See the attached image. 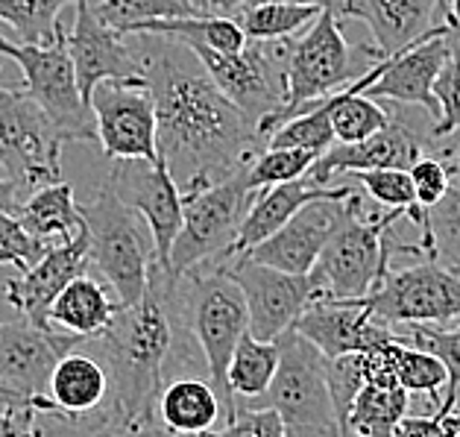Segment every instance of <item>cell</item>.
<instances>
[{"mask_svg": "<svg viewBox=\"0 0 460 437\" xmlns=\"http://www.w3.org/2000/svg\"><path fill=\"white\" fill-rule=\"evenodd\" d=\"M159 120V159L182 197L246 171L267 144L220 92L197 53L167 36L127 32Z\"/></svg>", "mask_w": 460, "mask_h": 437, "instance_id": "cell-1", "label": "cell"}, {"mask_svg": "<svg viewBox=\"0 0 460 437\" xmlns=\"http://www.w3.org/2000/svg\"><path fill=\"white\" fill-rule=\"evenodd\" d=\"M179 323L176 282L155 264L147 294L123 306L106 332L85 341L109 373V406L127 420L155 423V399L171 382Z\"/></svg>", "mask_w": 460, "mask_h": 437, "instance_id": "cell-2", "label": "cell"}, {"mask_svg": "<svg viewBox=\"0 0 460 437\" xmlns=\"http://www.w3.org/2000/svg\"><path fill=\"white\" fill-rule=\"evenodd\" d=\"M176 306L182 326L203 352L211 388L223 402L226 423L238 411V402L229 390V361L234 346L250 332V308L241 285L229 276L223 262H206L176 279Z\"/></svg>", "mask_w": 460, "mask_h": 437, "instance_id": "cell-3", "label": "cell"}, {"mask_svg": "<svg viewBox=\"0 0 460 437\" xmlns=\"http://www.w3.org/2000/svg\"><path fill=\"white\" fill-rule=\"evenodd\" d=\"M364 59H381L376 44H349L343 36V21L334 9H323L302 36H294L285 65V103L270 118L258 123V136L270 138L285 120L299 115L308 103L332 97L343 85L355 83L373 65Z\"/></svg>", "mask_w": 460, "mask_h": 437, "instance_id": "cell-4", "label": "cell"}, {"mask_svg": "<svg viewBox=\"0 0 460 437\" xmlns=\"http://www.w3.org/2000/svg\"><path fill=\"white\" fill-rule=\"evenodd\" d=\"M88 232V264L115 290L120 306H132L147 294L153 267L159 264L155 241L138 211L100 188L92 203H83Z\"/></svg>", "mask_w": 460, "mask_h": 437, "instance_id": "cell-5", "label": "cell"}, {"mask_svg": "<svg viewBox=\"0 0 460 437\" xmlns=\"http://www.w3.org/2000/svg\"><path fill=\"white\" fill-rule=\"evenodd\" d=\"M399 220L408 218L402 211H369L367 200H358L314 267L323 294L332 299H364L373 294L390 271V232Z\"/></svg>", "mask_w": 460, "mask_h": 437, "instance_id": "cell-6", "label": "cell"}, {"mask_svg": "<svg viewBox=\"0 0 460 437\" xmlns=\"http://www.w3.org/2000/svg\"><path fill=\"white\" fill-rule=\"evenodd\" d=\"M246 171L223 179V183L206 185L185 197L182 229L176 235L164 267V273L173 282L199 264L223 262L229 255L246 211L252 209L258 194H261L258 188H252Z\"/></svg>", "mask_w": 460, "mask_h": 437, "instance_id": "cell-7", "label": "cell"}, {"mask_svg": "<svg viewBox=\"0 0 460 437\" xmlns=\"http://www.w3.org/2000/svg\"><path fill=\"white\" fill-rule=\"evenodd\" d=\"M267 402L279 411L288 437L346 434L325 379V355L294 329L279 338V370Z\"/></svg>", "mask_w": 460, "mask_h": 437, "instance_id": "cell-8", "label": "cell"}, {"mask_svg": "<svg viewBox=\"0 0 460 437\" xmlns=\"http://www.w3.org/2000/svg\"><path fill=\"white\" fill-rule=\"evenodd\" d=\"M0 59L15 62L24 74V92L36 100L65 141H94L97 120L83 100L68 53V27L53 44H24L0 36Z\"/></svg>", "mask_w": 460, "mask_h": 437, "instance_id": "cell-9", "label": "cell"}, {"mask_svg": "<svg viewBox=\"0 0 460 437\" xmlns=\"http://www.w3.org/2000/svg\"><path fill=\"white\" fill-rule=\"evenodd\" d=\"M65 138L27 92L0 85V167L18 203L36 188L62 183Z\"/></svg>", "mask_w": 460, "mask_h": 437, "instance_id": "cell-10", "label": "cell"}, {"mask_svg": "<svg viewBox=\"0 0 460 437\" xmlns=\"http://www.w3.org/2000/svg\"><path fill=\"white\" fill-rule=\"evenodd\" d=\"M290 41H246L241 53L190 48L215 85L238 106L255 127L285 103V65Z\"/></svg>", "mask_w": 460, "mask_h": 437, "instance_id": "cell-11", "label": "cell"}, {"mask_svg": "<svg viewBox=\"0 0 460 437\" xmlns=\"http://www.w3.org/2000/svg\"><path fill=\"white\" fill-rule=\"evenodd\" d=\"M364 299L373 317L387 326H408V323L446 326L460 317V273L431 259L402 271L390 267L381 285Z\"/></svg>", "mask_w": 460, "mask_h": 437, "instance_id": "cell-12", "label": "cell"}, {"mask_svg": "<svg viewBox=\"0 0 460 437\" xmlns=\"http://www.w3.org/2000/svg\"><path fill=\"white\" fill-rule=\"evenodd\" d=\"M223 264L243 290L246 308H250V332L258 341H279L288 329H294L311 302L325 297L314 271L305 276L285 273L250 255H234Z\"/></svg>", "mask_w": 460, "mask_h": 437, "instance_id": "cell-13", "label": "cell"}, {"mask_svg": "<svg viewBox=\"0 0 460 437\" xmlns=\"http://www.w3.org/2000/svg\"><path fill=\"white\" fill-rule=\"evenodd\" d=\"M88 106L97 120V141L106 159H159V120L147 80L100 83Z\"/></svg>", "mask_w": 460, "mask_h": 437, "instance_id": "cell-14", "label": "cell"}, {"mask_svg": "<svg viewBox=\"0 0 460 437\" xmlns=\"http://www.w3.org/2000/svg\"><path fill=\"white\" fill-rule=\"evenodd\" d=\"M103 188L147 220L159 264L167 267V255H171V246L182 229L185 215L182 188L176 185L167 165L147 159H118L111 162Z\"/></svg>", "mask_w": 460, "mask_h": 437, "instance_id": "cell-15", "label": "cell"}, {"mask_svg": "<svg viewBox=\"0 0 460 437\" xmlns=\"http://www.w3.org/2000/svg\"><path fill=\"white\" fill-rule=\"evenodd\" d=\"M358 200H361V188L343 200H314L305 209H299L276 235H270V238L243 255H250V259L261 264H270L276 271L305 276L317 267L325 244L341 229V223L352 215Z\"/></svg>", "mask_w": 460, "mask_h": 437, "instance_id": "cell-16", "label": "cell"}, {"mask_svg": "<svg viewBox=\"0 0 460 437\" xmlns=\"http://www.w3.org/2000/svg\"><path fill=\"white\" fill-rule=\"evenodd\" d=\"M431 138H434L431 132L422 136V132L413 129L405 118L393 111L390 123L381 132H376V136L355 141V144H332V147L314 162L308 176L317 185H332V183H338V176H346V174L385 171V167L411 171V165L417 162L420 156L429 153Z\"/></svg>", "mask_w": 460, "mask_h": 437, "instance_id": "cell-17", "label": "cell"}, {"mask_svg": "<svg viewBox=\"0 0 460 437\" xmlns=\"http://www.w3.org/2000/svg\"><path fill=\"white\" fill-rule=\"evenodd\" d=\"M338 15L341 21H364L381 59L455 32L446 21L443 0H343Z\"/></svg>", "mask_w": 460, "mask_h": 437, "instance_id": "cell-18", "label": "cell"}, {"mask_svg": "<svg viewBox=\"0 0 460 437\" xmlns=\"http://www.w3.org/2000/svg\"><path fill=\"white\" fill-rule=\"evenodd\" d=\"M88 338L68 332L36 329L30 323H0V382L30 399L48 397L53 367L65 352Z\"/></svg>", "mask_w": 460, "mask_h": 437, "instance_id": "cell-19", "label": "cell"}, {"mask_svg": "<svg viewBox=\"0 0 460 437\" xmlns=\"http://www.w3.org/2000/svg\"><path fill=\"white\" fill-rule=\"evenodd\" d=\"M294 332L311 341L325 358L367 352L373 346L399 338L396 329L373 317L367 299H332V297L311 302L294 323Z\"/></svg>", "mask_w": 460, "mask_h": 437, "instance_id": "cell-20", "label": "cell"}, {"mask_svg": "<svg viewBox=\"0 0 460 437\" xmlns=\"http://www.w3.org/2000/svg\"><path fill=\"white\" fill-rule=\"evenodd\" d=\"M88 267H92L88 264V232L83 229L74 241L53 244L30 271L6 279V285H4L6 302L30 323V326L53 332L48 320L53 299L59 297L76 276L85 273Z\"/></svg>", "mask_w": 460, "mask_h": 437, "instance_id": "cell-21", "label": "cell"}, {"mask_svg": "<svg viewBox=\"0 0 460 437\" xmlns=\"http://www.w3.org/2000/svg\"><path fill=\"white\" fill-rule=\"evenodd\" d=\"M68 53L85 103L92 100L94 88L106 80H144L141 65L136 62V53H132L127 36L115 27H106L103 21H97L83 0L74 4Z\"/></svg>", "mask_w": 460, "mask_h": 437, "instance_id": "cell-22", "label": "cell"}, {"mask_svg": "<svg viewBox=\"0 0 460 437\" xmlns=\"http://www.w3.org/2000/svg\"><path fill=\"white\" fill-rule=\"evenodd\" d=\"M452 36L455 32L425 39L408 50L381 59V74H378V80L367 88V97L387 100V103H402V106H422L437 123L440 120V103H437V97H434V83H437V76H440L446 59L455 50Z\"/></svg>", "mask_w": 460, "mask_h": 437, "instance_id": "cell-23", "label": "cell"}, {"mask_svg": "<svg viewBox=\"0 0 460 437\" xmlns=\"http://www.w3.org/2000/svg\"><path fill=\"white\" fill-rule=\"evenodd\" d=\"M358 192V185L352 179L346 176H338V183L334 185H317L311 176H302V179H294V183H282V185H273V188H264L258 200L252 203V209L246 211V218L241 223V232L238 238H234L229 255L223 262L234 259V255H243L250 253L252 246H258L261 241H267L270 235H276L279 229L285 227V223L296 215L299 209H305L314 200H343Z\"/></svg>", "mask_w": 460, "mask_h": 437, "instance_id": "cell-24", "label": "cell"}, {"mask_svg": "<svg viewBox=\"0 0 460 437\" xmlns=\"http://www.w3.org/2000/svg\"><path fill=\"white\" fill-rule=\"evenodd\" d=\"M120 308L123 306L115 297V290L88 267L85 273L76 276L74 282L53 299L48 320L53 332L97 338L100 332H106L111 326V320L118 317Z\"/></svg>", "mask_w": 460, "mask_h": 437, "instance_id": "cell-25", "label": "cell"}, {"mask_svg": "<svg viewBox=\"0 0 460 437\" xmlns=\"http://www.w3.org/2000/svg\"><path fill=\"white\" fill-rule=\"evenodd\" d=\"M223 417V402L211 382L194 376L171 379L155 399V423L171 434L199 437Z\"/></svg>", "mask_w": 460, "mask_h": 437, "instance_id": "cell-26", "label": "cell"}, {"mask_svg": "<svg viewBox=\"0 0 460 437\" xmlns=\"http://www.w3.org/2000/svg\"><path fill=\"white\" fill-rule=\"evenodd\" d=\"M48 399L62 414H92L109 406V373L103 361L94 352H83L80 346L65 352L53 367Z\"/></svg>", "mask_w": 460, "mask_h": 437, "instance_id": "cell-27", "label": "cell"}, {"mask_svg": "<svg viewBox=\"0 0 460 437\" xmlns=\"http://www.w3.org/2000/svg\"><path fill=\"white\" fill-rule=\"evenodd\" d=\"M13 215L24 223V229L48 244L74 241L85 229L80 203L74 197L71 183H53L36 188L27 200H21Z\"/></svg>", "mask_w": 460, "mask_h": 437, "instance_id": "cell-28", "label": "cell"}, {"mask_svg": "<svg viewBox=\"0 0 460 437\" xmlns=\"http://www.w3.org/2000/svg\"><path fill=\"white\" fill-rule=\"evenodd\" d=\"M129 32H150V36H167L185 48H211L220 53H241L246 39L241 24L226 15H182V18H155L132 27ZM127 36V32H123Z\"/></svg>", "mask_w": 460, "mask_h": 437, "instance_id": "cell-29", "label": "cell"}, {"mask_svg": "<svg viewBox=\"0 0 460 437\" xmlns=\"http://www.w3.org/2000/svg\"><path fill=\"white\" fill-rule=\"evenodd\" d=\"M41 437H164L167 432L159 423H132L111 406L92 414H62L39 411Z\"/></svg>", "mask_w": 460, "mask_h": 437, "instance_id": "cell-30", "label": "cell"}, {"mask_svg": "<svg viewBox=\"0 0 460 437\" xmlns=\"http://www.w3.org/2000/svg\"><path fill=\"white\" fill-rule=\"evenodd\" d=\"M408 408L411 394L402 385H364L349 411V432L361 437H396Z\"/></svg>", "mask_w": 460, "mask_h": 437, "instance_id": "cell-31", "label": "cell"}, {"mask_svg": "<svg viewBox=\"0 0 460 437\" xmlns=\"http://www.w3.org/2000/svg\"><path fill=\"white\" fill-rule=\"evenodd\" d=\"M279 370V341H258L246 332L229 361V390L243 399H261Z\"/></svg>", "mask_w": 460, "mask_h": 437, "instance_id": "cell-32", "label": "cell"}, {"mask_svg": "<svg viewBox=\"0 0 460 437\" xmlns=\"http://www.w3.org/2000/svg\"><path fill=\"white\" fill-rule=\"evenodd\" d=\"M420 235L425 259L460 271V179H452L446 197L425 211V229Z\"/></svg>", "mask_w": 460, "mask_h": 437, "instance_id": "cell-33", "label": "cell"}, {"mask_svg": "<svg viewBox=\"0 0 460 437\" xmlns=\"http://www.w3.org/2000/svg\"><path fill=\"white\" fill-rule=\"evenodd\" d=\"M323 13L320 6H302V4H258L250 9H241L232 18L238 21L243 36L252 41H282L294 39L302 30L314 24V18Z\"/></svg>", "mask_w": 460, "mask_h": 437, "instance_id": "cell-34", "label": "cell"}, {"mask_svg": "<svg viewBox=\"0 0 460 437\" xmlns=\"http://www.w3.org/2000/svg\"><path fill=\"white\" fill-rule=\"evenodd\" d=\"M76 0H0V24H9L24 44H53L65 32L62 9Z\"/></svg>", "mask_w": 460, "mask_h": 437, "instance_id": "cell-35", "label": "cell"}, {"mask_svg": "<svg viewBox=\"0 0 460 437\" xmlns=\"http://www.w3.org/2000/svg\"><path fill=\"white\" fill-rule=\"evenodd\" d=\"M346 179L361 188V192L378 203L385 211H402L420 232L425 229V211L417 203V192H413L411 171H399V167H385V171H361L346 174Z\"/></svg>", "mask_w": 460, "mask_h": 437, "instance_id": "cell-36", "label": "cell"}, {"mask_svg": "<svg viewBox=\"0 0 460 437\" xmlns=\"http://www.w3.org/2000/svg\"><path fill=\"white\" fill-rule=\"evenodd\" d=\"M408 334H402L408 343L437 355L448 373V385L443 394V406L437 414L455 411V394L460 388V317L455 326H437V323H408Z\"/></svg>", "mask_w": 460, "mask_h": 437, "instance_id": "cell-37", "label": "cell"}, {"mask_svg": "<svg viewBox=\"0 0 460 437\" xmlns=\"http://www.w3.org/2000/svg\"><path fill=\"white\" fill-rule=\"evenodd\" d=\"M97 21L106 27H115L120 32H129L132 27L155 18H182L197 15L185 0H83Z\"/></svg>", "mask_w": 460, "mask_h": 437, "instance_id": "cell-38", "label": "cell"}, {"mask_svg": "<svg viewBox=\"0 0 460 437\" xmlns=\"http://www.w3.org/2000/svg\"><path fill=\"white\" fill-rule=\"evenodd\" d=\"M396 379L408 394H425L431 399L434 411H440L446 385H448V373L437 355L425 352L420 346H413L402 338L399 355H396Z\"/></svg>", "mask_w": 460, "mask_h": 437, "instance_id": "cell-39", "label": "cell"}, {"mask_svg": "<svg viewBox=\"0 0 460 437\" xmlns=\"http://www.w3.org/2000/svg\"><path fill=\"white\" fill-rule=\"evenodd\" d=\"M320 156L323 153L305 150V147H264L255 156V162L250 165L246 176H250L252 188L264 192V188L294 183V179L308 176V171Z\"/></svg>", "mask_w": 460, "mask_h": 437, "instance_id": "cell-40", "label": "cell"}, {"mask_svg": "<svg viewBox=\"0 0 460 437\" xmlns=\"http://www.w3.org/2000/svg\"><path fill=\"white\" fill-rule=\"evenodd\" d=\"M325 379H329V390L338 408V417L343 423V429L349 432V411L355 406L358 394L367 385V370H364V355L349 352L338 358H325Z\"/></svg>", "mask_w": 460, "mask_h": 437, "instance_id": "cell-41", "label": "cell"}, {"mask_svg": "<svg viewBox=\"0 0 460 437\" xmlns=\"http://www.w3.org/2000/svg\"><path fill=\"white\" fill-rule=\"evenodd\" d=\"M53 244L36 238L24 229L13 211H0V264H13L21 273L30 271Z\"/></svg>", "mask_w": 460, "mask_h": 437, "instance_id": "cell-42", "label": "cell"}, {"mask_svg": "<svg viewBox=\"0 0 460 437\" xmlns=\"http://www.w3.org/2000/svg\"><path fill=\"white\" fill-rule=\"evenodd\" d=\"M434 97L440 103V120L431 127L434 138H446L460 132V53L452 50L440 76L434 83Z\"/></svg>", "mask_w": 460, "mask_h": 437, "instance_id": "cell-43", "label": "cell"}, {"mask_svg": "<svg viewBox=\"0 0 460 437\" xmlns=\"http://www.w3.org/2000/svg\"><path fill=\"white\" fill-rule=\"evenodd\" d=\"M413 192H417V203L422 211H429L446 197L452 188V162H443V153H425L411 165Z\"/></svg>", "mask_w": 460, "mask_h": 437, "instance_id": "cell-44", "label": "cell"}, {"mask_svg": "<svg viewBox=\"0 0 460 437\" xmlns=\"http://www.w3.org/2000/svg\"><path fill=\"white\" fill-rule=\"evenodd\" d=\"M199 437H288L285 423L276 408H243L238 406L234 417L223 429H211Z\"/></svg>", "mask_w": 460, "mask_h": 437, "instance_id": "cell-45", "label": "cell"}, {"mask_svg": "<svg viewBox=\"0 0 460 437\" xmlns=\"http://www.w3.org/2000/svg\"><path fill=\"white\" fill-rule=\"evenodd\" d=\"M0 437H41L36 402L0 397Z\"/></svg>", "mask_w": 460, "mask_h": 437, "instance_id": "cell-46", "label": "cell"}, {"mask_svg": "<svg viewBox=\"0 0 460 437\" xmlns=\"http://www.w3.org/2000/svg\"><path fill=\"white\" fill-rule=\"evenodd\" d=\"M396 437H457L443 414H422V417H405L399 423Z\"/></svg>", "mask_w": 460, "mask_h": 437, "instance_id": "cell-47", "label": "cell"}, {"mask_svg": "<svg viewBox=\"0 0 460 437\" xmlns=\"http://www.w3.org/2000/svg\"><path fill=\"white\" fill-rule=\"evenodd\" d=\"M258 4H302V6L334 9V13H338L343 0H215V4H211V13L232 18L234 13H241V9H250V6H258Z\"/></svg>", "mask_w": 460, "mask_h": 437, "instance_id": "cell-48", "label": "cell"}, {"mask_svg": "<svg viewBox=\"0 0 460 437\" xmlns=\"http://www.w3.org/2000/svg\"><path fill=\"white\" fill-rule=\"evenodd\" d=\"M15 206H18V194H15L13 183L4 176L0 179V211H15Z\"/></svg>", "mask_w": 460, "mask_h": 437, "instance_id": "cell-49", "label": "cell"}, {"mask_svg": "<svg viewBox=\"0 0 460 437\" xmlns=\"http://www.w3.org/2000/svg\"><path fill=\"white\" fill-rule=\"evenodd\" d=\"M185 4L194 9L197 15H211V4H215V0H185Z\"/></svg>", "mask_w": 460, "mask_h": 437, "instance_id": "cell-50", "label": "cell"}, {"mask_svg": "<svg viewBox=\"0 0 460 437\" xmlns=\"http://www.w3.org/2000/svg\"><path fill=\"white\" fill-rule=\"evenodd\" d=\"M448 6V15H452V27L460 32V0H446Z\"/></svg>", "mask_w": 460, "mask_h": 437, "instance_id": "cell-51", "label": "cell"}, {"mask_svg": "<svg viewBox=\"0 0 460 437\" xmlns=\"http://www.w3.org/2000/svg\"><path fill=\"white\" fill-rule=\"evenodd\" d=\"M446 423H448V429H452L457 437H460V411H452V414H443Z\"/></svg>", "mask_w": 460, "mask_h": 437, "instance_id": "cell-52", "label": "cell"}, {"mask_svg": "<svg viewBox=\"0 0 460 437\" xmlns=\"http://www.w3.org/2000/svg\"><path fill=\"white\" fill-rule=\"evenodd\" d=\"M460 136V132H457ZM452 176L460 179V141H457V153H455V159H452Z\"/></svg>", "mask_w": 460, "mask_h": 437, "instance_id": "cell-53", "label": "cell"}, {"mask_svg": "<svg viewBox=\"0 0 460 437\" xmlns=\"http://www.w3.org/2000/svg\"><path fill=\"white\" fill-rule=\"evenodd\" d=\"M455 411H460V388H457V394H455Z\"/></svg>", "mask_w": 460, "mask_h": 437, "instance_id": "cell-54", "label": "cell"}, {"mask_svg": "<svg viewBox=\"0 0 460 437\" xmlns=\"http://www.w3.org/2000/svg\"><path fill=\"white\" fill-rule=\"evenodd\" d=\"M343 437H361V434H355V432H346Z\"/></svg>", "mask_w": 460, "mask_h": 437, "instance_id": "cell-55", "label": "cell"}, {"mask_svg": "<svg viewBox=\"0 0 460 437\" xmlns=\"http://www.w3.org/2000/svg\"><path fill=\"white\" fill-rule=\"evenodd\" d=\"M164 437H185V434H171V432H167Z\"/></svg>", "mask_w": 460, "mask_h": 437, "instance_id": "cell-56", "label": "cell"}, {"mask_svg": "<svg viewBox=\"0 0 460 437\" xmlns=\"http://www.w3.org/2000/svg\"><path fill=\"white\" fill-rule=\"evenodd\" d=\"M455 273H460V271H455Z\"/></svg>", "mask_w": 460, "mask_h": 437, "instance_id": "cell-57", "label": "cell"}]
</instances>
